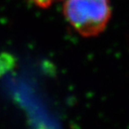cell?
Segmentation results:
<instances>
[{
  "label": "cell",
  "mask_w": 129,
  "mask_h": 129,
  "mask_svg": "<svg viewBox=\"0 0 129 129\" xmlns=\"http://www.w3.org/2000/svg\"><path fill=\"white\" fill-rule=\"evenodd\" d=\"M63 14L79 35L84 38L98 36L111 18L110 0H64Z\"/></svg>",
  "instance_id": "1"
},
{
  "label": "cell",
  "mask_w": 129,
  "mask_h": 129,
  "mask_svg": "<svg viewBox=\"0 0 129 129\" xmlns=\"http://www.w3.org/2000/svg\"><path fill=\"white\" fill-rule=\"evenodd\" d=\"M30 3L40 8H48L54 5L55 3L62 1V0H29Z\"/></svg>",
  "instance_id": "2"
}]
</instances>
